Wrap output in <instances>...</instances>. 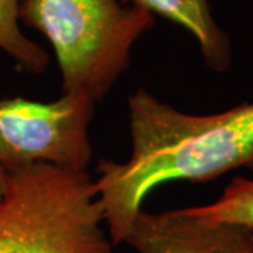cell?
I'll return each instance as SVG.
<instances>
[{"label":"cell","instance_id":"obj_1","mask_svg":"<svg viewBox=\"0 0 253 253\" xmlns=\"http://www.w3.org/2000/svg\"><path fill=\"white\" fill-rule=\"evenodd\" d=\"M132 151L101 161L94 180L113 245L124 244L146 196L169 181L206 183L235 169L253 172V101L194 116L139 87L128 97Z\"/></svg>","mask_w":253,"mask_h":253},{"label":"cell","instance_id":"obj_2","mask_svg":"<svg viewBox=\"0 0 253 253\" xmlns=\"http://www.w3.org/2000/svg\"><path fill=\"white\" fill-rule=\"evenodd\" d=\"M20 23L54 49L62 93L103 101L131 65L135 42L155 16L123 0H20Z\"/></svg>","mask_w":253,"mask_h":253},{"label":"cell","instance_id":"obj_3","mask_svg":"<svg viewBox=\"0 0 253 253\" xmlns=\"http://www.w3.org/2000/svg\"><path fill=\"white\" fill-rule=\"evenodd\" d=\"M4 172L0 253H114L89 173L44 163Z\"/></svg>","mask_w":253,"mask_h":253},{"label":"cell","instance_id":"obj_4","mask_svg":"<svg viewBox=\"0 0 253 253\" xmlns=\"http://www.w3.org/2000/svg\"><path fill=\"white\" fill-rule=\"evenodd\" d=\"M94 106L90 99L71 93L48 103L0 99V166L44 163L68 172H87Z\"/></svg>","mask_w":253,"mask_h":253},{"label":"cell","instance_id":"obj_5","mask_svg":"<svg viewBox=\"0 0 253 253\" xmlns=\"http://www.w3.org/2000/svg\"><path fill=\"white\" fill-rule=\"evenodd\" d=\"M124 244L138 253H253L249 229L193 217L184 208L142 210Z\"/></svg>","mask_w":253,"mask_h":253},{"label":"cell","instance_id":"obj_6","mask_svg":"<svg viewBox=\"0 0 253 253\" xmlns=\"http://www.w3.org/2000/svg\"><path fill=\"white\" fill-rule=\"evenodd\" d=\"M184 28L197 41L201 56L214 72L232 63L231 40L212 16L208 0H123Z\"/></svg>","mask_w":253,"mask_h":253},{"label":"cell","instance_id":"obj_7","mask_svg":"<svg viewBox=\"0 0 253 253\" xmlns=\"http://www.w3.org/2000/svg\"><path fill=\"white\" fill-rule=\"evenodd\" d=\"M18 6L20 0H0V49L24 71L38 75L46 69L49 55L23 33Z\"/></svg>","mask_w":253,"mask_h":253},{"label":"cell","instance_id":"obj_8","mask_svg":"<svg viewBox=\"0 0 253 253\" xmlns=\"http://www.w3.org/2000/svg\"><path fill=\"white\" fill-rule=\"evenodd\" d=\"M184 210L206 221L253 229V180L235 177L215 201Z\"/></svg>","mask_w":253,"mask_h":253},{"label":"cell","instance_id":"obj_9","mask_svg":"<svg viewBox=\"0 0 253 253\" xmlns=\"http://www.w3.org/2000/svg\"><path fill=\"white\" fill-rule=\"evenodd\" d=\"M4 191H6V172H4V169L0 166V200L3 197Z\"/></svg>","mask_w":253,"mask_h":253},{"label":"cell","instance_id":"obj_10","mask_svg":"<svg viewBox=\"0 0 253 253\" xmlns=\"http://www.w3.org/2000/svg\"><path fill=\"white\" fill-rule=\"evenodd\" d=\"M249 236H251V241H252L253 245V229H249Z\"/></svg>","mask_w":253,"mask_h":253}]
</instances>
